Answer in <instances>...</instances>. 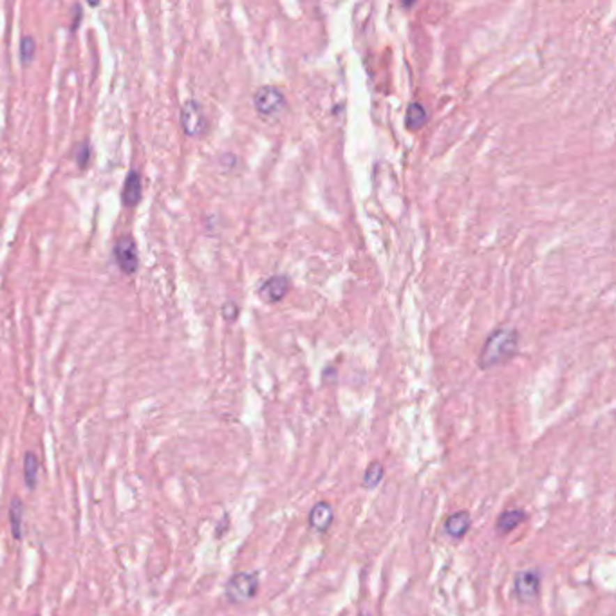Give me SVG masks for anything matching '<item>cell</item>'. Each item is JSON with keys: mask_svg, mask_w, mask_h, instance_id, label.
Returning <instances> with one entry per match:
<instances>
[{"mask_svg": "<svg viewBox=\"0 0 616 616\" xmlns=\"http://www.w3.org/2000/svg\"><path fill=\"white\" fill-rule=\"evenodd\" d=\"M334 521L332 506L325 501L316 502L309 511V526L320 533H325Z\"/></svg>", "mask_w": 616, "mask_h": 616, "instance_id": "ba28073f", "label": "cell"}, {"mask_svg": "<svg viewBox=\"0 0 616 616\" xmlns=\"http://www.w3.org/2000/svg\"><path fill=\"white\" fill-rule=\"evenodd\" d=\"M289 289V279L286 275H275L264 280V284L259 288V297L266 304H277L286 297Z\"/></svg>", "mask_w": 616, "mask_h": 616, "instance_id": "52a82bcc", "label": "cell"}, {"mask_svg": "<svg viewBox=\"0 0 616 616\" xmlns=\"http://www.w3.org/2000/svg\"><path fill=\"white\" fill-rule=\"evenodd\" d=\"M383 475H385V468H383V465L378 461L371 463V465L367 466V470H365L364 486L369 488V490H371V488H376L378 484L381 483Z\"/></svg>", "mask_w": 616, "mask_h": 616, "instance_id": "9a60e30c", "label": "cell"}, {"mask_svg": "<svg viewBox=\"0 0 616 616\" xmlns=\"http://www.w3.org/2000/svg\"><path fill=\"white\" fill-rule=\"evenodd\" d=\"M542 573L539 569H523L514 578V593L521 602H532L541 591Z\"/></svg>", "mask_w": 616, "mask_h": 616, "instance_id": "5b68a950", "label": "cell"}, {"mask_svg": "<svg viewBox=\"0 0 616 616\" xmlns=\"http://www.w3.org/2000/svg\"><path fill=\"white\" fill-rule=\"evenodd\" d=\"M526 521V514L524 510H519V508H514V510H506L499 515V519L495 523V530L499 535H508L515 530V528H519L521 524Z\"/></svg>", "mask_w": 616, "mask_h": 616, "instance_id": "8fae6325", "label": "cell"}, {"mask_svg": "<svg viewBox=\"0 0 616 616\" xmlns=\"http://www.w3.org/2000/svg\"><path fill=\"white\" fill-rule=\"evenodd\" d=\"M472 526V517L468 511L461 510V511H456V514L448 515L447 521H445V532L450 539L454 541H459L463 537L468 533Z\"/></svg>", "mask_w": 616, "mask_h": 616, "instance_id": "9c48e42d", "label": "cell"}, {"mask_svg": "<svg viewBox=\"0 0 616 616\" xmlns=\"http://www.w3.org/2000/svg\"><path fill=\"white\" fill-rule=\"evenodd\" d=\"M22 519H24V505L22 501L15 497L9 506V523H11V532L13 539L20 541L22 539Z\"/></svg>", "mask_w": 616, "mask_h": 616, "instance_id": "4fadbf2b", "label": "cell"}, {"mask_svg": "<svg viewBox=\"0 0 616 616\" xmlns=\"http://www.w3.org/2000/svg\"><path fill=\"white\" fill-rule=\"evenodd\" d=\"M141 176H139L136 170H130L127 179H125L123 192H121V201H123L125 206H136V204L141 201Z\"/></svg>", "mask_w": 616, "mask_h": 616, "instance_id": "30bf717a", "label": "cell"}, {"mask_svg": "<svg viewBox=\"0 0 616 616\" xmlns=\"http://www.w3.org/2000/svg\"><path fill=\"white\" fill-rule=\"evenodd\" d=\"M358 616H371V615H369V613H360Z\"/></svg>", "mask_w": 616, "mask_h": 616, "instance_id": "d6986e66", "label": "cell"}, {"mask_svg": "<svg viewBox=\"0 0 616 616\" xmlns=\"http://www.w3.org/2000/svg\"><path fill=\"white\" fill-rule=\"evenodd\" d=\"M35 53H36L35 40H33L31 36H24L22 40H20V60H22L24 66L33 62Z\"/></svg>", "mask_w": 616, "mask_h": 616, "instance_id": "2e32d148", "label": "cell"}, {"mask_svg": "<svg viewBox=\"0 0 616 616\" xmlns=\"http://www.w3.org/2000/svg\"><path fill=\"white\" fill-rule=\"evenodd\" d=\"M222 315H224V318L226 320L233 322V320H237V315H239V307H237L233 302H228V304H224V307H222Z\"/></svg>", "mask_w": 616, "mask_h": 616, "instance_id": "ac0fdd59", "label": "cell"}, {"mask_svg": "<svg viewBox=\"0 0 616 616\" xmlns=\"http://www.w3.org/2000/svg\"><path fill=\"white\" fill-rule=\"evenodd\" d=\"M114 261L125 275H132L138 270L139 257L136 240L130 236H123L114 244Z\"/></svg>", "mask_w": 616, "mask_h": 616, "instance_id": "277c9868", "label": "cell"}, {"mask_svg": "<svg viewBox=\"0 0 616 616\" xmlns=\"http://www.w3.org/2000/svg\"><path fill=\"white\" fill-rule=\"evenodd\" d=\"M72 154H75V160L76 163H78V167H80V169H85V167L89 164L91 160V145L87 141L80 143V145H76Z\"/></svg>", "mask_w": 616, "mask_h": 616, "instance_id": "e0dca14e", "label": "cell"}, {"mask_svg": "<svg viewBox=\"0 0 616 616\" xmlns=\"http://www.w3.org/2000/svg\"><path fill=\"white\" fill-rule=\"evenodd\" d=\"M181 127L188 136H201L206 130V116L195 100H188L181 109Z\"/></svg>", "mask_w": 616, "mask_h": 616, "instance_id": "8992f818", "label": "cell"}, {"mask_svg": "<svg viewBox=\"0 0 616 616\" xmlns=\"http://www.w3.org/2000/svg\"><path fill=\"white\" fill-rule=\"evenodd\" d=\"M259 591V578L255 573H237L228 580L224 587L226 599L233 603H244L252 600Z\"/></svg>", "mask_w": 616, "mask_h": 616, "instance_id": "7a4b0ae2", "label": "cell"}, {"mask_svg": "<svg viewBox=\"0 0 616 616\" xmlns=\"http://www.w3.org/2000/svg\"><path fill=\"white\" fill-rule=\"evenodd\" d=\"M429 120V114H426L425 107L422 103H410L407 109V116H405V125H407L408 130H419L423 125Z\"/></svg>", "mask_w": 616, "mask_h": 616, "instance_id": "7c38bea8", "label": "cell"}, {"mask_svg": "<svg viewBox=\"0 0 616 616\" xmlns=\"http://www.w3.org/2000/svg\"><path fill=\"white\" fill-rule=\"evenodd\" d=\"M253 107L262 118H275L286 107V98L282 91L273 85H262L261 89L253 94Z\"/></svg>", "mask_w": 616, "mask_h": 616, "instance_id": "3957f363", "label": "cell"}, {"mask_svg": "<svg viewBox=\"0 0 616 616\" xmlns=\"http://www.w3.org/2000/svg\"><path fill=\"white\" fill-rule=\"evenodd\" d=\"M38 474H40V463L35 454L27 452L24 457V479H26L27 488H35L38 483Z\"/></svg>", "mask_w": 616, "mask_h": 616, "instance_id": "5bb4252c", "label": "cell"}, {"mask_svg": "<svg viewBox=\"0 0 616 616\" xmlns=\"http://www.w3.org/2000/svg\"><path fill=\"white\" fill-rule=\"evenodd\" d=\"M517 344H519V337H517L515 329H497L484 341L481 356H479V365L483 369H492L499 364H505L506 360H510L515 355Z\"/></svg>", "mask_w": 616, "mask_h": 616, "instance_id": "6da1fadb", "label": "cell"}]
</instances>
